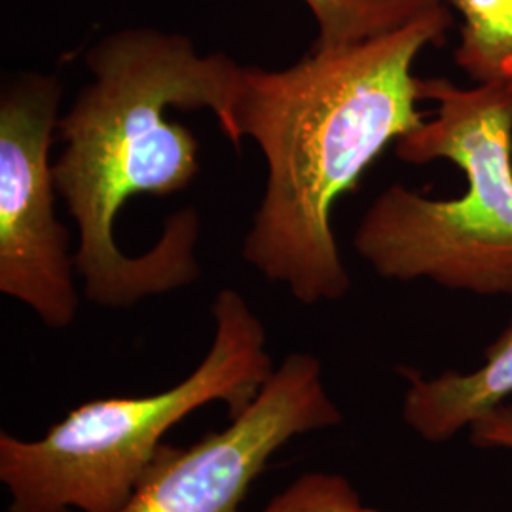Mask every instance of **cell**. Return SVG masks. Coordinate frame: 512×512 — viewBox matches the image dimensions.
Listing matches in <instances>:
<instances>
[{
	"instance_id": "5",
	"label": "cell",
	"mask_w": 512,
	"mask_h": 512,
	"mask_svg": "<svg viewBox=\"0 0 512 512\" xmlns=\"http://www.w3.org/2000/svg\"><path fill=\"white\" fill-rule=\"evenodd\" d=\"M61 82L19 73L0 93V293L48 329L71 327L80 296L67 228L55 217L54 160Z\"/></svg>"
},
{
	"instance_id": "12",
	"label": "cell",
	"mask_w": 512,
	"mask_h": 512,
	"mask_svg": "<svg viewBox=\"0 0 512 512\" xmlns=\"http://www.w3.org/2000/svg\"><path fill=\"white\" fill-rule=\"evenodd\" d=\"M368 512H382V511H376V509H368Z\"/></svg>"
},
{
	"instance_id": "8",
	"label": "cell",
	"mask_w": 512,
	"mask_h": 512,
	"mask_svg": "<svg viewBox=\"0 0 512 512\" xmlns=\"http://www.w3.org/2000/svg\"><path fill=\"white\" fill-rule=\"evenodd\" d=\"M317 23L315 48H342L397 33L448 0H302Z\"/></svg>"
},
{
	"instance_id": "10",
	"label": "cell",
	"mask_w": 512,
	"mask_h": 512,
	"mask_svg": "<svg viewBox=\"0 0 512 512\" xmlns=\"http://www.w3.org/2000/svg\"><path fill=\"white\" fill-rule=\"evenodd\" d=\"M258 512H368L348 478L306 473Z\"/></svg>"
},
{
	"instance_id": "2",
	"label": "cell",
	"mask_w": 512,
	"mask_h": 512,
	"mask_svg": "<svg viewBox=\"0 0 512 512\" xmlns=\"http://www.w3.org/2000/svg\"><path fill=\"white\" fill-rule=\"evenodd\" d=\"M454 25L450 6L397 33L342 48H311L291 67H243L239 141H255L266 186L241 256L296 302L348 294L351 277L332 228V209L359 188L385 148L425 114L412 69Z\"/></svg>"
},
{
	"instance_id": "4",
	"label": "cell",
	"mask_w": 512,
	"mask_h": 512,
	"mask_svg": "<svg viewBox=\"0 0 512 512\" xmlns=\"http://www.w3.org/2000/svg\"><path fill=\"white\" fill-rule=\"evenodd\" d=\"M211 313V348L179 384L78 404L40 439L0 433L8 512H116L186 416L222 403L234 418L253 403L274 372L266 329L234 289L217 293Z\"/></svg>"
},
{
	"instance_id": "6",
	"label": "cell",
	"mask_w": 512,
	"mask_h": 512,
	"mask_svg": "<svg viewBox=\"0 0 512 512\" xmlns=\"http://www.w3.org/2000/svg\"><path fill=\"white\" fill-rule=\"evenodd\" d=\"M342 421L319 359L291 353L224 429L186 448L164 444L116 512H241L245 495L285 444Z\"/></svg>"
},
{
	"instance_id": "7",
	"label": "cell",
	"mask_w": 512,
	"mask_h": 512,
	"mask_svg": "<svg viewBox=\"0 0 512 512\" xmlns=\"http://www.w3.org/2000/svg\"><path fill=\"white\" fill-rule=\"evenodd\" d=\"M403 374L408 380L404 423L427 442L454 439L463 427H471L512 395V321L473 372L450 370L423 378L404 368Z\"/></svg>"
},
{
	"instance_id": "11",
	"label": "cell",
	"mask_w": 512,
	"mask_h": 512,
	"mask_svg": "<svg viewBox=\"0 0 512 512\" xmlns=\"http://www.w3.org/2000/svg\"><path fill=\"white\" fill-rule=\"evenodd\" d=\"M471 439L476 446H499L512 450V408L499 406L471 425Z\"/></svg>"
},
{
	"instance_id": "9",
	"label": "cell",
	"mask_w": 512,
	"mask_h": 512,
	"mask_svg": "<svg viewBox=\"0 0 512 512\" xmlns=\"http://www.w3.org/2000/svg\"><path fill=\"white\" fill-rule=\"evenodd\" d=\"M459 14L454 59L475 84L512 92V0H450Z\"/></svg>"
},
{
	"instance_id": "1",
	"label": "cell",
	"mask_w": 512,
	"mask_h": 512,
	"mask_svg": "<svg viewBox=\"0 0 512 512\" xmlns=\"http://www.w3.org/2000/svg\"><path fill=\"white\" fill-rule=\"evenodd\" d=\"M84 61L92 82L59 116L55 188L78 230L74 260L86 298L103 308H131L198 281L200 217L192 207L177 211L154 247L126 255L114 236L118 213L139 196L179 194L200 175V143L169 110H211L241 150L236 107L243 65L220 52L200 54L192 38L154 27L99 38Z\"/></svg>"
},
{
	"instance_id": "3",
	"label": "cell",
	"mask_w": 512,
	"mask_h": 512,
	"mask_svg": "<svg viewBox=\"0 0 512 512\" xmlns=\"http://www.w3.org/2000/svg\"><path fill=\"white\" fill-rule=\"evenodd\" d=\"M435 116L395 143L406 164L446 160L467 188L431 200L393 184L370 203L353 234L357 255L376 274L480 296L512 294V92L497 84L459 88L420 78Z\"/></svg>"
}]
</instances>
